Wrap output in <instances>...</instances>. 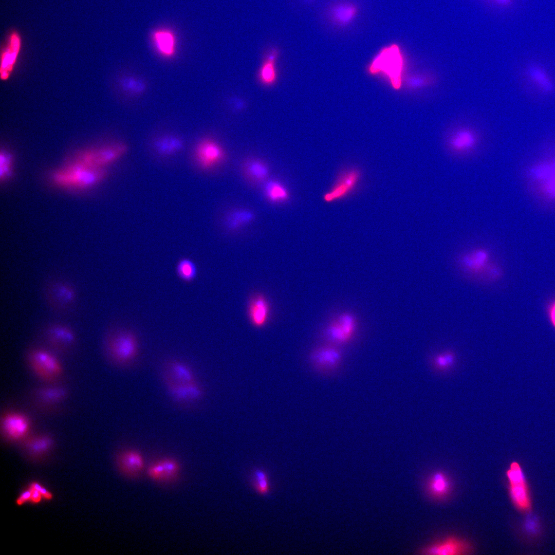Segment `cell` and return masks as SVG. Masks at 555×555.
Returning a JSON list of instances; mask_svg holds the SVG:
<instances>
[{
    "mask_svg": "<svg viewBox=\"0 0 555 555\" xmlns=\"http://www.w3.org/2000/svg\"><path fill=\"white\" fill-rule=\"evenodd\" d=\"M548 313L550 322L555 328V300L549 305Z\"/></svg>",
    "mask_w": 555,
    "mask_h": 555,
    "instance_id": "cell-45",
    "label": "cell"
},
{
    "mask_svg": "<svg viewBox=\"0 0 555 555\" xmlns=\"http://www.w3.org/2000/svg\"><path fill=\"white\" fill-rule=\"evenodd\" d=\"M154 147L159 155L170 156L181 151L183 147V142L176 136L168 135L158 138L154 142Z\"/></svg>",
    "mask_w": 555,
    "mask_h": 555,
    "instance_id": "cell-28",
    "label": "cell"
},
{
    "mask_svg": "<svg viewBox=\"0 0 555 555\" xmlns=\"http://www.w3.org/2000/svg\"><path fill=\"white\" fill-rule=\"evenodd\" d=\"M279 51L271 50L264 59L257 73L259 82L264 86L270 87L275 84L278 78L276 66Z\"/></svg>",
    "mask_w": 555,
    "mask_h": 555,
    "instance_id": "cell-24",
    "label": "cell"
},
{
    "mask_svg": "<svg viewBox=\"0 0 555 555\" xmlns=\"http://www.w3.org/2000/svg\"><path fill=\"white\" fill-rule=\"evenodd\" d=\"M128 150L127 144L120 142L83 151L76 156L74 160L93 168L105 169L123 157Z\"/></svg>",
    "mask_w": 555,
    "mask_h": 555,
    "instance_id": "cell-5",
    "label": "cell"
},
{
    "mask_svg": "<svg viewBox=\"0 0 555 555\" xmlns=\"http://www.w3.org/2000/svg\"><path fill=\"white\" fill-rule=\"evenodd\" d=\"M526 75L530 81L543 93L550 95L555 91V82L540 64L536 63L529 64Z\"/></svg>",
    "mask_w": 555,
    "mask_h": 555,
    "instance_id": "cell-23",
    "label": "cell"
},
{
    "mask_svg": "<svg viewBox=\"0 0 555 555\" xmlns=\"http://www.w3.org/2000/svg\"><path fill=\"white\" fill-rule=\"evenodd\" d=\"M194 156L198 166L208 171L222 163L227 156L225 149L217 141L211 138H205L196 145Z\"/></svg>",
    "mask_w": 555,
    "mask_h": 555,
    "instance_id": "cell-9",
    "label": "cell"
},
{
    "mask_svg": "<svg viewBox=\"0 0 555 555\" xmlns=\"http://www.w3.org/2000/svg\"><path fill=\"white\" fill-rule=\"evenodd\" d=\"M13 158L10 153L1 151L0 155V178L1 180L8 178L12 172Z\"/></svg>",
    "mask_w": 555,
    "mask_h": 555,
    "instance_id": "cell-38",
    "label": "cell"
},
{
    "mask_svg": "<svg viewBox=\"0 0 555 555\" xmlns=\"http://www.w3.org/2000/svg\"><path fill=\"white\" fill-rule=\"evenodd\" d=\"M252 488L258 494L269 497L271 493V485L268 473L263 469H254L249 477Z\"/></svg>",
    "mask_w": 555,
    "mask_h": 555,
    "instance_id": "cell-31",
    "label": "cell"
},
{
    "mask_svg": "<svg viewBox=\"0 0 555 555\" xmlns=\"http://www.w3.org/2000/svg\"><path fill=\"white\" fill-rule=\"evenodd\" d=\"M506 475L509 483L510 496L515 506L523 511L530 510L531 501L528 486L519 464L512 462Z\"/></svg>",
    "mask_w": 555,
    "mask_h": 555,
    "instance_id": "cell-8",
    "label": "cell"
},
{
    "mask_svg": "<svg viewBox=\"0 0 555 555\" xmlns=\"http://www.w3.org/2000/svg\"><path fill=\"white\" fill-rule=\"evenodd\" d=\"M476 143L474 134L468 130L457 132L450 140V145L457 152H465L473 148Z\"/></svg>",
    "mask_w": 555,
    "mask_h": 555,
    "instance_id": "cell-34",
    "label": "cell"
},
{
    "mask_svg": "<svg viewBox=\"0 0 555 555\" xmlns=\"http://www.w3.org/2000/svg\"><path fill=\"white\" fill-rule=\"evenodd\" d=\"M254 213L250 209L239 208L232 211L225 219L226 228L231 231H236L252 222Z\"/></svg>",
    "mask_w": 555,
    "mask_h": 555,
    "instance_id": "cell-29",
    "label": "cell"
},
{
    "mask_svg": "<svg viewBox=\"0 0 555 555\" xmlns=\"http://www.w3.org/2000/svg\"><path fill=\"white\" fill-rule=\"evenodd\" d=\"M269 313V304L263 295L257 294L251 298L248 306V314L253 325L256 327L264 326L268 320Z\"/></svg>",
    "mask_w": 555,
    "mask_h": 555,
    "instance_id": "cell-20",
    "label": "cell"
},
{
    "mask_svg": "<svg viewBox=\"0 0 555 555\" xmlns=\"http://www.w3.org/2000/svg\"><path fill=\"white\" fill-rule=\"evenodd\" d=\"M264 192L267 200L273 203H284L290 198V193L287 188L281 182L275 179L266 182Z\"/></svg>",
    "mask_w": 555,
    "mask_h": 555,
    "instance_id": "cell-30",
    "label": "cell"
},
{
    "mask_svg": "<svg viewBox=\"0 0 555 555\" xmlns=\"http://www.w3.org/2000/svg\"><path fill=\"white\" fill-rule=\"evenodd\" d=\"M45 299L49 306L53 310L64 312L74 304L77 299V293L70 284L63 281H54L46 286Z\"/></svg>",
    "mask_w": 555,
    "mask_h": 555,
    "instance_id": "cell-10",
    "label": "cell"
},
{
    "mask_svg": "<svg viewBox=\"0 0 555 555\" xmlns=\"http://www.w3.org/2000/svg\"><path fill=\"white\" fill-rule=\"evenodd\" d=\"M363 173L359 167L345 166L341 170L330 189L323 195L324 201L330 203L351 196L360 188Z\"/></svg>",
    "mask_w": 555,
    "mask_h": 555,
    "instance_id": "cell-4",
    "label": "cell"
},
{
    "mask_svg": "<svg viewBox=\"0 0 555 555\" xmlns=\"http://www.w3.org/2000/svg\"><path fill=\"white\" fill-rule=\"evenodd\" d=\"M243 173L247 180L254 183L267 181L269 168L263 160L258 158L247 159L242 166Z\"/></svg>",
    "mask_w": 555,
    "mask_h": 555,
    "instance_id": "cell-27",
    "label": "cell"
},
{
    "mask_svg": "<svg viewBox=\"0 0 555 555\" xmlns=\"http://www.w3.org/2000/svg\"><path fill=\"white\" fill-rule=\"evenodd\" d=\"M455 361V353L452 350H448L435 356L433 358V363L436 369L444 371L451 367Z\"/></svg>",
    "mask_w": 555,
    "mask_h": 555,
    "instance_id": "cell-37",
    "label": "cell"
},
{
    "mask_svg": "<svg viewBox=\"0 0 555 555\" xmlns=\"http://www.w3.org/2000/svg\"><path fill=\"white\" fill-rule=\"evenodd\" d=\"M108 356L116 365L126 366L135 362L140 355V340L136 332L121 327L112 331L105 341Z\"/></svg>",
    "mask_w": 555,
    "mask_h": 555,
    "instance_id": "cell-1",
    "label": "cell"
},
{
    "mask_svg": "<svg viewBox=\"0 0 555 555\" xmlns=\"http://www.w3.org/2000/svg\"><path fill=\"white\" fill-rule=\"evenodd\" d=\"M403 60L399 47L393 44L383 48L375 57L368 68L372 74L382 72L390 79L396 89L401 85Z\"/></svg>",
    "mask_w": 555,
    "mask_h": 555,
    "instance_id": "cell-3",
    "label": "cell"
},
{
    "mask_svg": "<svg viewBox=\"0 0 555 555\" xmlns=\"http://www.w3.org/2000/svg\"><path fill=\"white\" fill-rule=\"evenodd\" d=\"M45 337L49 346L59 352L69 350L76 342V335L73 330L62 323L49 325L45 330Z\"/></svg>",
    "mask_w": 555,
    "mask_h": 555,
    "instance_id": "cell-14",
    "label": "cell"
},
{
    "mask_svg": "<svg viewBox=\"0 0 555 555\" xmlns=\"http://www.w3.org/2000/svg\"><path fill=\"white\" fill-rule=\"evenodd\" d=\"M20 47V38L17 33H13L2 55L0 69L2 79L6 80L9 77L16 62Z\"/></svg>",
    "mask_w": 555,
    "mask_h": 555,
    "instance_id": "cell-25",
    "label": "cell"
},
{
    "mask_svg": "<svg viewBox=\"0 0 555 555\" xmlns=\"http://www.w3.org/2000/svg\"><path fill=\"white\" fill-rule=\"evenodd\" d=\"M163 380L170 396L178 403H194L201 400L203 396V388L199 380L181 382L165 376H163Z\"/></svg>",
    "mask_w": 555,
    "mask_h": 555,
    "instance_id": "cell-11",
    "label": "cell"
},
{
    "mask_svg": "<svg viewBox=\"0 0 555 555\" xmlns=\"http://www.w3.org/2000/svg\"><path fill=\"white\" fill-rule=\"evenodd\" d=\"M357 11V8L354 5L344 3L334 7L331 13L335 22L339 25H345L353 21Z\"/></svg>",
    "mask_w": 555,
    "mask_h": 555,
    "instance_id": "cell-32",
    "label": "cell"
},
{
    "mask_svg": "<svg viewBox=\"0 0 555 555\" xmlns=\"http://www.w3.org/2000/svg\"><path fill=\"white\" fill-rule=\"evenodd\" d=\"M116 464L120 472L124 476L136 478L145 468V461L142 453L137 449L128 448L118 454Z\"/></svg>",
    "mask_w": 555,
    "mask_h": 555,
    "instance_id": "cell-15",
    "label": "cell"
},
{
    "mask_svg": "<svg viewBox=\"0 0 555 555\" xmlns=\"http://www.w3.org/2000/svg\"><path fill=\"white\" fill-rule=\"evenodd\" d=\"M358 326L355 314L350 311H343L327 323L324 330L325 337L328 343L339 346L344 345L354 339Z\"/></svg>",
    "mask_w": 555,
    "mask_h": 555,
    "instance_id": "cell-7",
    "label": "cell"
},
{
    "mask_svg": "<svg viewBox=\"0 0 555 555\" xmlns=\"http://www.w3.org/2000/svg\"><path fill=\"white\" fill-rule=\"evenodd\" d=\"M32 493V489L30 486L23 490L16 499V504L18 506H22L25 503L30 502Z\"/></svg>",
    "mask_w": 555,
    "mask_h": 555,
    "instance_id": "cell-41",
    "label": "cell"
},
{
    "mask_svg": "<svg viewBox=\"0 0 555 555\" xmlns=\"http://www.w3.org/2000/svg\"><path fill=\"white\" fill-rule=\"evenodd\" d=\"M119 86L124 92L134 96L143 94L146 89V84L143 79L131 75L121 77Z\"/></svg>",
    "mask_w": 555,
    "mask_h": 555,
    "instance_id": "cell-33",
    "label": "cell"
},
{
    "mask_svg": "<svg viewBox=\"0 0 555 555\" xmlns=\"http://www.w3.org/2000/svg\"><path fill=\"white\" fill-rule=\"evenodd\" d=\"M30 488L32 489V493L30 502L33 504H39L41 502L42 499H43L41 493L38 490L32 488L31 487Z\"/></svg>",
    "mask_w": 555,
    "mask_h": 555,
    "instance_id": "cell-43",
    "label": "cell"
},
{
    "mask_svg": "<svg viewBox=\"0 0 555 555\" xmlns=\"http://www.w3.org/2000/svg\"><path fill=\"white\" fill-rule=\"evenodd\" d=\"M152 41L157 52L165 59L172 58L176 52V39L173 32L160 29L152 34Z\"/></svg>",
    "mask_w": 555,
    "mask_h": 555,
    "instance_id": "cell-22",
    "label": "cell"
},
{
    "mask_svg": "<svg viewBox=\"0 0 555 555\" xmlns=\"http://www.w3.org/2000/svg\"><path fill=\"white\" fill-rule=\"evenodd\" d=\"M176 272L178 277L182 281L190 282L196 277L197 269L193 261L188 258H183L177 262Z\"/></svg>",
    "mask_w": 555,
    "mask_h": 555,
    "instance_id": "cell-35",
    "label": "cell"
},
{
    "mask_svg": "<svg viewBox=\"0 0 555 555\" xmlns=\"http://www.w3.org/2000/svg\"><path fill=\"white\" fill-rule=\"evenodd\" d=\"M495 3L503 8H513L517 12H523L529 0H494Z\"/></svg>",
    "mask_w": 555,
    "mask_h": 555,
    "instance_id": "cell-39",
    "label": "cell"
},
{
    "mask_svg": "<svg viewBox=\"0 0 555 555\" xmlns=\"http://www.w3.org/2000/svg\"><path fill=\"white\" fill-rule=\"evenodd\" d=\"M107 176L105 169H95L73 160L52 175L54 183L67 188L86 189L103 181Z\"/></svg>",
    "mask_w": 555,
    "mask_h": 555,
    "instance_id": "cell-2",
    "label": "cell"
},
{
    "mask_svg": "<svg viewBox=\"0 0 555 555\" xmlns=\"http://www.w3.org/2000/svg\"><path fill=\"white\" fill-rule=\"evenodd\" d=\"M52 383L39 388L35 393L38 401L45 406H53L62 402L67 395L65 387Z\"/></svg>",
    "mask_w": 555,
    "mask_h": 555,
    "instance_id": "cell-26",
    "label": "cell"
},
{
    "mask_svg": "<svg viewBox=\"0 0 555 555\" xmlns=\"http://www.w3.org/2000/svg\"><path fill=\"white\" fill-rule=\"evenodd\" d=\"M180 470V465L176 459L164 457L150 465L147 469V474L153 480L169 483L176 480Z\"/></svg>",
    "mask_w": 555,
    "mask_h": 555,
    "instance_id": "cell-17",
    "label": "cell"
},
{
    "mask_svg": "<svg viewBox=\"0 0 555 555\" xmlns=\"http://www.w3.org/2000/svg\"><path fill=\"white\" fill-rule=\"evenodd\" d=\"M525 526L526 530L530 533H535L538 528V523L533 519H528Z\"/></svg>",
    "mask_w": 555,
    "mask_h": 555,
    "instance_id": "cell-42",
    "label": "cell"
},
{
    "mask_svg": "<svg viewBox=\"0 0 555 555\" xmlns=\"http://www.w3.org/2000/svg\"><path fill=\"white\" fill-rule=\"evenodd\" d=\"M22 441L26 455L33 460H41L46 456L54 445L53 438L45 433L29 435Z\"/></svg>",
    "mask_w": 555,
    "mask_h": 555,
    "instance_id": "cell-16",
    "label": "cell"
},
{
    "mask_svg": "<svg viewBox=\"0 0 555 555\" xmlns=\"http://www.w3.org/2000/svg\"><path fill=\"white\" fill-rule=\"evenodd\" d=\"M163 376L181 382L198 380L193 368L187 362L177 359L170 360L165 363Z\"/></svg>",
    "mask_w": 555,
    "mask_h": 555,
    "instance_id": "cell-19",
    "label": "cell"
},
{
    "mask_svg": "<svg viewBox=\"0 0 555 555\" xmlns=\"http://www.w3.org/2000/svg\"><path fill=\"white\" fill-rule=\"evenodd\" d=\"M470 545L466 541L453 536L424 548L422 553L432 555H456L468 553Z\"/></svg>",
    "mask_w": 555,
    "mask_h": 555,
    "instance_id": "cell-18",
    "label": "cell"
},
{
    "mask_svg": "<svg viewBox=\"0 0 555 555\" xmlns=\"http://www.w3.org/2000/svg\"><path fill=\"white\" fill-rule=\"evenodd\" d=\"M28 361L34 374L45 382L54 383L62 374L63 366L60 361L45 348L32 349L29 354Z\"/></svg>",
    "mask_w": 555,
    "mask_h": 555,
    "instance_id": "cell-6",
    "label": "cell"
},
{
    "mask_svg": "<svg viewBox=\"0 0 555 555\" xmlns=\"http://www.w3.org/2000/svg\"><path fill=\"white\" fill-rule=\"evenodd\" d=\"M31 488L38 490L41 494L43 499L50 500L53 498V495L46 488L38 482H33L29 485Z\"/></svg>",
    "mask_w": 555,
    "mask_h": 555,
    "instance_id": "cell-40",
    "label": "cell"
},
{
    "mask_svg": "<svg viewBox=\"0 0 555 555\" xmlns=\"http://www.w3.org/2000/svg\"><path fill=\"white\" fill-rule=\"evenodd\" d=\"M490 254L484 248H476L465 254L461 258L462 266L469 272L478 274L486 272L489 263Z\"/></svg>",
    "mask_w": 555,
    "mask_h": 555,
    "instance_id": "cell-21",
    "label": "cell"
},
{
    "mask_svg": "<svg viewBox=\"0 0 555 555\" xmlns=\"http://www.w3.org/2000/svg\"><path fill=\"white\" fill-rule=\"evenodd\" d=\"M425 81L420 77H412L409 79L408 83L412 87H419L424 85Z\"/></svg>",
    "mask_w": 555,
    "mask_h": 555,
    "instance_id": "cell-44",
    "label": "cell"
},
{
    "mask_svg": "<svg viewBox=\"0 0 555 555\" xmlns=\"http://www.w3.org/2000/svg\"><path fill=\"white\" fill-rule=\"evenodd\" d=\"M31 422L25 414L18 411L5 413L1 419V430L4 437L10 441H22L29 435Z\"/></svg>",
    "mask_w": 555,
    "mask_h": 555,
    "instance_id": "cell-12",
    "label": "cell"
},
{
    "mask_svg": "<svg viewBox=\"0 0 555 555\" xmlns=\"http://www.w3.org/2000/svg\"><path fill=\"white\" fill-rule=\"evenodd\" d=\"M342 360V353L339 346L330 343L317 346L310 355L312 365L318 370L323 372L336 369Z\"/></svg>",
    "mask_w": 555,
    "mask_h": 555,
    "instance_id": "cell-13",
    "label": "cell"
},
{
    "mask_svg": "<svg viewBox=\"0 0 555 555\" xmlns=\"http://www.w3.org/2000/svg\"><path fill=\"white\" fill-rule=\"evenodd\" d=\"M429 489L432 495L435 496H445L448 493L450 489L447 477L441 473L435 474L429 482Z\"/></svg>",
    "mask_w": 555,
    "mask_h": 555,
    "instance_id": "cell-36",
    "label": "cell"
}]
</instances>
